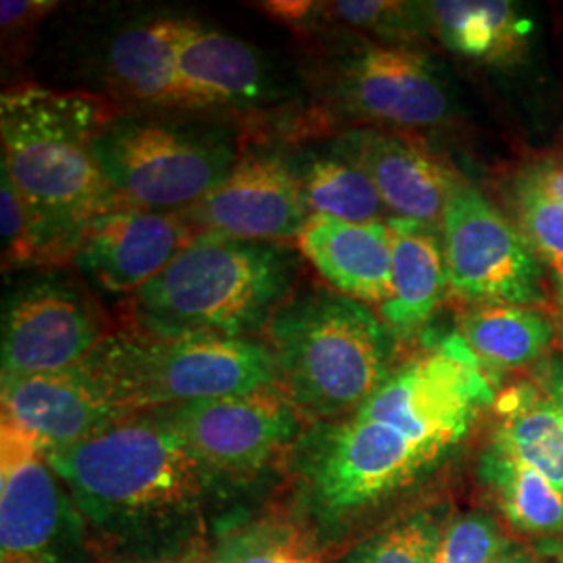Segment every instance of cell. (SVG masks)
Here are the masks:
<instances>
[{
  "mask_svg": "<svg viewBox=\"0 0 563 563\" xmlns=\"http://www.w3.org/2000/svg\"><path fill=\"white\" fill-rule=\"evenodd\" d=\"M497 401L460 334L399 363L351 416L309 423L286 465V501L328 558L409 509Z\"/></svg>",
  "mask_w": 563,
  "mask_h": 563,
  "instance_id": "1",
  "label": "cell"
},
{
  "mask_svg": "<svg viewBox=\"0 0 563 563\" xmlns=\"http://www.w3.org/2000/svg\"><path fill=\"white\" fill-rule=\"evenodd\" d=\"M163 411L222 484L234 514L269 501L307 428L278 384Z\"/></svg>",
  "mask_w": 563,
  "mask_h": 563,
  "instance_id": "8",
  "label": "cell"
},
{
  "mask_svg": "<svg viewBox=\"0 0 563 563\" xmlns=\"http://www.w3.org/2000/svg\"><path fill=\"white\" fill-rule=\"evenodd\" d=\"M262 9L278 20L297 25V23H302L311 11H316V4H311V2H265L262 4Z\"/></svg>",
  "mask_w": 563,
  "mask_h": 563,
  "instance_id": "34",
  "label": "cell"
},
{
  "mask_svg": "<svg viewBox=\"0 0 563 563\" xmlns=\"http://www.w3.org/2000/svg\"><path fill=\"white\" fill-rule=\"evenodd\" d=\"M180 216L195 232L274 244L299 239L309 220L297 165L272 151L239 157L230 176Z\"/></svg>",
  "mask_w": 563,
  "mask_h": 563,
  "instance_id": "13",
  "label": "cell"
},
{
  "mask_svg": "<svg viewBox=\"0 0 563 563\" xmlns=\"http://www.w3.org/2000/svg\"><path fill=\"white\" fill-rule=\"evenodd\" d=\"M88 523L101 560L159 562L207 543L234 516L222 484L163 409L44 451Z\"/></svg>",
  "mask_w": 563,
  "mask_h": 563,
  "instance_id": "2",
  "label": "cell"
},
{
  "mask_svg": "<svg viewBox=\"0 0 563 563\" xmlns=\"http://www.w3.org/2000/svg\"><path fill=\"white\" fill-rule=\"evenodd\" d=\"M109 334L101 309L71 278L48 274L23 282L4 299L2 378L76 367Z\"/></svg>",
  "mask_w": 563,
  "mask_h": 563,
  "instance_id": "11",
  "label": "cell"
},
{
  "mask_svg": "<svg viewBox=\"0 0 563 563\" xmlns=\"http://www.w3.org/2000/svg\"><path fill=\"white\" fill-rule=\"evenodd\" d=\"M311 523L288 504L265 501L218 523L207 563H328Z\"/></svg>",
  "mask_w": 563,
  "mask_h": 563,
  "instance_id": "22",
  "label": "cell"
},
{
  "mask_svg": "<svg viewBox=\"0 0 563 563\" xmlns=\"http://www.w3.org/2000/svg\"><path fill=\"white\" fill-rule=\"evenodd\" d=\"M274 95L269 65L255 46L190 21L178 53V111L249 107Z\"/></svg>",
  "mask_w": 563,
  "mask_h": 563,
  "instance_id": "17",
  "label": "cell"
},
{
  "mask_svg": "<svg viewBox=\"0 0 563 563\" xmlns=\"http://www.w3.org/2000/svg\"><path fill=\"white\" fill-rule=\"evenodd\" d=\"M88 523L41 444L2 420L0 563H101Z\"/></svg>",
  "mask_w": 563,
  "mask_h": 563,
  "instance_id": "9",
  "label": "cell"
},
{
  "mask_svg": "<svg viewBox=\"0 0 563 563\" xmlns=\"http://www.w3.org/2000/svg\"><path fill=\"white\" fill-rule=\"evenodd\" d=\"M197 236L180 213L118 207L88 223L71 262L90 286L134 295Z\"/></svg>",
  "mask_w": 563,
  "mask_h": 563,
  "instance_id": "14",
  "label": "cell"
},
{
  "mask_svg": "<svg viewBox=\"0 0 563 563\" xmlns=\"http://www.w3.org/2000/svg\"><path fill=\"white\" fill-rule=\"evenodd\" d=\"M495 563H547V560H544V555L534 553L532 549L514 543Z\"/></svg>",
  "mask_w": 563,
  "mask_h": 563,
  "instance_id": "35",
  "label": "cell"
},
{
  "mask_svg": "<svg viewBox=\"0 0 563 563\" xmlns=\"http://www.w3.org/2000/svg\"><path fill=\"white\" fill-rule=\"evenodd\" d=\"M560 302H562V313H563V280H562V288H560Z\"/></svg>",
  "mask_w": 563,
  "mask_h": 563,
  "instance_id": "38",
  "label": "cell"
},
{
  "mask_svg": "<svg viewBox=\"0 0 563 563\" xmlns=\"http://www.w3.org/2000/svg\"><path fill=\"white\" fill-rule=\"evenodd\" d=\"M115 115L92 92L34 84L2 92V172L27 207L41 265L71 260L88 223L121 207L92 155V142Z\"/></svg>",
  "mask_w": 563,
  "mask_h": 563,
  "instance_id": "3",
  "label": "cell"
},
{
  "mask_svg": "<svg viewBox=\"0 0 563 563\" xmlns=\"http://www.w3.org/2000/svg\"><path fill=\"white\" fill-rule=\"evenodd\" d=\"M302 201L309 216H330L342 222H384L388 211L369 178L334 153L307 155L297 165Z\"/></svg>",
  "mask_w": 563,
  "mask_h": 563,
  "instance_id": "27",
  "label": "cell"
},
{
  "mask_svg": "<svg viewBox=\"0 0 563 563\" xmlns=\"http://www.w3.org/2000/svg\"><path fill=\"white\" fill-rule=\"evenodd\" d=\"M330 153L362 169L393 218L441 228L453 188L462 180L407 136L383 128H351Z\"/></svg>",
  "mask_w": 563,
  "mask_h": 563,
  "instance_id": "16",
  "label": "cell"
},
{
  "mask_svg": "<svg viewBox=\"0 0 563 563\" xmlns=\"http://www.w3.org/2000/svg\"><path fill=\"white\" fill-rule=\"evenodd\" d=\"M188 25L176 18L142 21L111 41L109 80L125 99L178 111V53Z\"/></svg>",
  "mask_w": 563,
  "mask_h": 563,
  "instance_id": "23",
  "label": "cell"
},
{
  "mask_svg": "<svg viewBox=\"0 0 563 563\" xmlns=\"http://www.w3.org/2000/svg\"><path fill=\"white\" fill-rule=\"evenodd\" d=\"M207 553H209V541L195 544V547L181 551L178 555H172V558H165V560L153 563H207Z\"/></svg>",
  "mask_w": 563,
  "mask_h": 563,
  "instance_id": "36",
  "label": "cell"
},
{
  "mask_svg": "<svg viewBox=\"0 0 563 563\" xmlns=\"http://www.w3.org/2000/svg\"><path fill=\"white\" fill-rule=\"evenodd\" d=\"M523 174L537 181L553 199L563 202V157L530 163L523 167Z\"/></svg>",
  "mask_w": 563,
  "mask_h": 563,
  "instance_id": "33",
  "label": "cell"
},
{
  "mask_svg": "<svg viewBox=\"0 0 563 563\" xmlns=\"http://www.w3.org/2000/svg\"><path fill=\"white\" fill-rule=\"evenodd\" d=\"M511 544L497 516L484 509L457 511L444 526L437 563H495Z\"/></svg>",
  "mask_w": 563,
  "mask_h": 563,
  "instance_id": "30",
  "label": "cell"
},
{
  "mask_svg": "<svg viewBox=\"0 0 563 563\" xmlns=\"http://www.w3.org/2000/svg\"><path fill=\"white\" fill-rule=\"evenodd\" d=\"M332 290L349 299L378 305L393 295V236L384 222L351 223L330 216H309L297 239Z\"/></svg>",
  "mask_w": 563,
  "mask_h": 563,
  "instance_id": "18",
  "label": "cell"
},
{
  "mask_svg": "<svg viewBox=\"0 0 563 563\" xmlns=\"http://www.w3.org/2000/svg\"><path fill=\"white\" fill-rule=\"evenodd\" d=\"M493 441L563 490V355H547L495 401Z\"/></svg>",
  "mask_w": 563,
  "mask_h": 563,
  "instance_id": "19",
  "label": "cell"
},
{
  "mask_svg": "<svg viewBox=\"0 0 563 563\" xmlns=\"http://www.w3.org/2000/svg\"><path fill=\"white\" fill-rule=\"evenodd\" d=\"M451 507L422 501L388 518L328 563H437Z\"/></svg>",
  "mask_w": 563,
  "mask_h": 563,
  "instance_id": "26",
  "label": "cell"
},
{
  "mask_svg": "<svg viewBox=\"0 0 563 563\" xmlns=\"http://www.w3.org/2000/svg\"><path fill=\"white\" fill-rule=\"evenodd\" d=\"M322 7L320 11L323 13L349 27L376 36L383 44L413 46L423 36H432L426 2L344 0Z\"/></svg>",
  "mask_w": 563,
  "mask_h": 563,
  "instance_id": "28",
  "label": "cell"
},
{
  "mask_svg": "<svg viewBox=\"0 0 563 563\" xmlns=\"http://www.w3.org/2000/svg\"><path fill=\"white\" fill-rule=\"evenodd\" d=\"M511 205L523 239L563 280V202L522 172L514 178Z\"/></svg>",
  "mask_w": 563,
  "mask_h": 563,
  "instance_id": "29",
  "label": "cell"
},
{
  "mask_svg": "<svg viewBox=\"0 0 563 563\" xmlns=\"http://www.w3.org/2000/svg\"><path fill=\"white\" fill-rule=\"evenodd\" d=\"M476 476L511 530L532 539H563V490L539 470L490 439Z\"/></svg>",
  "mask_w": 563,
  "mask_h": 563,
  "instance_id": "24",
  "label": "cell"
},
{
  "mask_svg": "<svg viewBox=\"0 0 563 563\" xmlns=\"http://www.w3.org/2000/svg\"><path fill=\"white\" fill-rule=\"evenodd\" d=\"M84 365L125 413L218 399L278 384L267 342L220 334L111 332Z\"/></svg>",
  "mask_w": 563,
  "mask_h": 563,
  "instance_id": "6",
  "label": "cell"
},
{
  "mask_svg": "<svg viewBox=\"0 0 563 563\" xmlns=\"http://www.w3.org/2000/svg\"><path fill=\"white\" fill-rule=\"evenodd\" d=\"M553 563H563V553H562V555H560V558H558V562H553Z\"/></svg>",
  "mask_w": 563,
  "mask_h": 563,
  "instance_id": "39",
  "label": "cell"
},
{
  "mask_svg": "<svg viewBox=\"0 0 563 563\" xmlns=\"http://www.w3.org/2000/svg\"><path fill=\"white\" fill-rule=\"evenodd\" d=\"M55 7H57V2H48V0H2L0 25L4 32L34 25Z\"/></svg>",
  "mask_w": 563,
  "mask_h": 563,
  "instance_id": "32",
  "label": "cell"
},
{
  "mask_svg": "<svg viewBox=\"0 0 563 563\" xmlns=\"http://www.w3.org/2000/svg\"><path fill=\"white\" fill-rule=\"evenodd\" d=\"M397 341L369 305L322 286L297 290L265 330L278 386L307 426L362 407L401 363Z\"/></svg>",
  "mask_w": 563,
  "mask_h": 563,
  "instance_id": "5",
  "label": "cell"
},
{
  "mask_svg": "<svg viewBox=\"0 0 563 563\" xmlns=\"http://www.w3.org/2000/svg\"><path fill=\"white\" fill-rule=\"evenodd\" d=\"M92 155L121 207L159 213H184L239 162L222 125L125 113L102 125Z\"/></svg>",
  "mask_w": 563,
  "mask_h": 563,
  "instance_id": "7",
  "label": "cell"
},
{
  "mask_svg": "<svg viewBox=\"0 0 563 563\" xmlns=\"http://www.w3.org/2000/svg\"><path fill=\"white\" fill-rule=\"evenodd\" d=\"M393 236V295L380 318L397 339H409L434 318L449 295L441 228L386 218Z\"/></svg>",
  "mask_w": 563,
  "mask_h": 563,
  "instance_id": "20",
  "label": "cell"
},
{
  "mask_svg": "<svg viewBox=\"0 0 563 563\" xmlns=\"http://www.w3.org/2000/svg\"><path fill=\"white\" fill-rule=\"evenodd\" d=\"M0 239L4 269L41 265L32 218L18 188L4 172L0 184Z\"/></svg>",
  "mask_w": 563,
  "mask_h": 563,
  "instance_id": "31",
  "label": "cell"
},
{
  "mask_svg": "<svg viewBox=\"0 0 563 563\" xmlns=\"http://www.w3.org/2000/svg\"><path fill=\"white\" fill-rule=\"evenodd\" d=\"M460 336L484 372L490 374L543 362L555 339V328L534 307L472 305L462 316Z\"/></svg>",
  "mask_w": 563,
  "mask_h": 563,
  "instance_id": "25",
  "label": "cell"
},
{
  "mask_svg": "<svg viewBox=\"0 0 563 563\" xmlns=\"http://www.w3.org/2000/svg\"><path fill=\"white\" fill-rule=\"evenodd\" d=\"M441 232L451 295L470 307L543 302V263L518 223L470 181L453 188Z\"/></svg>",
  "mask_w": 563,
  "mask_h": 563,
  "instance_id": "10",
  "label": "cell"
},
{
  "mask_svg": "<svg viewBox=\"0 0 563 563\" xmlns=\"http://www.w3.org/2000/svg\"><path fill=\"white\" fill-rule=\"evenodd\" d=\"M430 34L462 59L509 69L528 57L532 21L509 0L426 2Z\"/></svg>",
  "mask_w": 563,
  "mask_h": 563,
  "instance_id": "21",
  "label": "cell"
},
{
  "mask_svg": "<svg viewBox=\"0 0 563 563\" xmlns=\"http://www.w3.org/2000/svg\"><path fill=\"white\" fill-rule=\"evenodd\" d=\"M101 563H153V562H128V560H102Z\"/></svg>",
  "mask_w": 563,
  "mask_h": 563,
  "instance_id": "37",
  "label": "cell"
},
{
  "mask_svg": "<svg viewBox=\"0 0 563 563\" xmlns=\"http://www.w3.org/2000/svg\"><path fill=\"white\" fill-rule=\"evenodd\" d=\"M332 90L346 113L383 130L439 128L455 113L443 69L416 46H353L336 59Z\"/></svg>",
  "mask_w": 563,
  "mask_h": 563,
  "instance_id": "12",
  "label": "cell"
},
{
  "mask_svg": "<svg viewBox=\"0 0 563 563\" xmlns=\"http://www.w3.org/2000/svg\"><path fill=\"white\" fill-rule=\"evenodd\" d=\"M0 401L2 420L34 439L42 451L84 443L132 416L84 363L60 372L2 378Z\"/></svg>",
  "mask_w": 563,
  "mask_h": 563,
  "instance_id": "15",
  "label": "cell"
},
{
  "mask_svg": "<svg viewBox=\"0 0 563 563\" xmlns=\"http://www.w3.org/2000/svg\"><path fill=\"white\" fill-rule=\"evenodd\" d=\"M299 267L284 244L197 232L159 276L132 295V330L257 339L295 295Z\"/></svg>",
  "mask_w": 563,
  "mask_h": 563,
  "instance_id": "4",
  "label": "cell"
}]
</instances>
